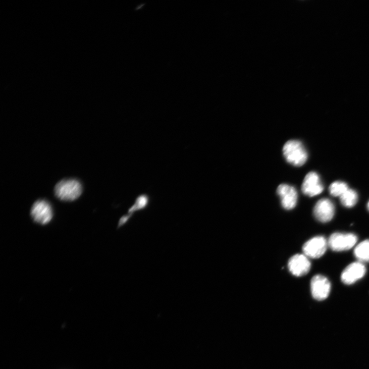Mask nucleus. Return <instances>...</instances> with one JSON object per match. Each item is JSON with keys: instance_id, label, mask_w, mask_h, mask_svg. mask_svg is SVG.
Returning a JSON list of instances; mask_svg holds the SVG:
<instances>
[{"instance_id": "f257e3e1", "label": "nucleus", "mask_w": 369, "mask_h": 369, "mask_svg": "<svg viewBox=\"0 0 369 369\" xmlns=\"http://www.w3.org/2000/svg\"><path fill=\"white\" fill-rule=\"evenodd\" d=\"M81 183L76 179H65L55 186V193L60 200L71 202L78 199L82 193Z\"/></svg>"}, {"instance_id": "f03ea898", "label": "nucleus", "mask_w": 369, "mask_h": 369, "mask_svg": "<svg viewBox=\"0 0 369 369\" xmlns=\"http://www.w3.org/2000/svg\"><path fill=\"white\" fill-rule=\"evenodd\" d=\"M283 154L288 163L297 167L305 164L308 153L304 146L297 140H290L283 147Z\"/></svg>"}, {"instance_id": "7ed1b4c3", "label": "nucleus", "mask_w": 369, "mask_h": 369, "mask_svg": "<svg viewBox=\"0 0 369 369\" xmlns=\"http://www.w3.org/2000/svg\"><path fill=\"white\" fill-rule=\"evenodd\" d=\"M357 240V236L353 233L335 232L329 238L328 246L334 251H346L352 248Z\"/></svg>"}, {"instance_id": "20e7f679", "label": "nucleus", "mask_w": 369, "mask_h": 369, "mask_svg": "<svg viewBox=\"0 0 369 369\" xmlns=\"http://www.w3.org/2000/svg\"><path fill=\"white\" fill-rule=\"evenodd\" d=\"M31 215L35 222L45 225L49 223L52 219V209L47 201L38 200L33 204L31 209Z\"/></svg>"}, {"instance_id": "39448f33", "label": "nucleus", "mask_w": 369, "mask_h": 369, "mask_svg": "<svg viewBox=\"0 0 369 369\" xmlns=\"http://www.w3.org/2000/svg\"><path fill=\"white\" fill-rule=\"evenodd\" d=\"M328 241L322 236L315 237L307 241L303 246L304 254L309 258H319L326 252Z\"/></svg>"}, {"instance_id": "423d86ee", "label": "nucleus", "mask_w": 369, "mask_h": 369, "mask_svg": "<svg viewBox=\"0 0 369 369\" xmlns=\"http://www.w3.org/2000/svg\"><path fill=\"white\" fill-rule=\"evenodd\" d=\"M290 272L294 276L300 277L306 275L311 269V262L305 254H297L288 261Z\"/></svg>"}, {"instance_id": "0eeeda50", "label": "nucleus", "mask_w": 369, "mask_h": 369, "mask_svg": "<svg viewBox=\"0 0 369 369\" xmlns=\"http://www.w3.org/2000/svg\"><path fill=\"white\" fill-rule=\"evenodd\" d=\"M311 291L312 295L315 299L324 300L327 298L330 293V282L323 276H315L311 281Z\"/></svg>"}, {"instance_id": "6e6552de", "label": "nucleus", "mask_w": 369, "mask_h": 369, "mask_svg": "<svg viewBox=\"0 0 369 369\" xmlns=\"http://www.w3.org/2000/svg\"><path fill=\"white\" fill-rule=\"evenodd\" d=\"M365 273L366 268L363 263L353 262L345 268L342 274L341 280L346 285H352L362 279Z\"/></svg>"}, {"instance_id": "1a4fd4ad", "label": "nucleus", "mask_w": 369, "mask_h": 369, "mask_svg": "<svg viewBox=\"0 0 369 369\" xmlns=\"http://www.w3.org/2000/svg\"><path fill=\"white\" fill-rule=\"evenodd\" d=\"M303 193L310 197L322 193L324 186L319 175L315 172H310L305 177L301 186Z\"/></svg>"}, {"instance_id": "9d476101", "label": "nucleus", "mask_w": 369, "mask_h": 369, "mask_svg": "<svg viewBox=\"0 0 369 369\" xmlns=\"http://www.w3.org/2000/svg\"><path fill=\"white\" fill-rule=\"evenodd\" d=\"M313 214L319 221L324 223L329 222L335 214L334 205L329 199L322 198L315 205Z\"/></svg>"}, {"instance_id": "9b49d317", "label": "nucleus", "mask_w": 369, "mask_h": 369, "mask_svg": "<svg viewBox=\"0 0 369 369\" xmlns=\"http://www.w3.org/2000/svg\"><path fill=\"white\" fill-rule=\"evenodd\" d=\"M277 193L280 196L281 204L286 210L295 208L297 202V192L296 189L287 184H281L277 188Z\"/></svg>"}, {"instance_id": "f8f14e48", "label": "nucleus", "mask_w": 369, "mask_h": 369, "mask_svg": "<svg viewBox=\"0 0 369 369\" xmlns=\"http://www.w3.org/2000/svg\"><path fill=\"white\" fill-rule=\"evenodd\" d=\"M150 202L149 196L146 194L139 195L135 201V203L129 209L128 215L132 217L135 213L143 210L147 208Z\"/></svg>"}, {"instance_id": "ddd939ff", "label": "nucleus", "mask_w": 369, "mask_h": 369, "mask_svg": "<svg viewBox=\"0 0 369 369\" xmlns=\"http://www.w3.org/2000/svg\"><path fill=\"white\" fill-rule=\"evenodd\" d=\"M354 254L358 261L369 262V240L362 241L354 249Z\"/></svg>"}, {"instance_id": "4468645a", "label": "nucleus", "mask_w": 369, "mask_h": 369, "mask_svg": "<svg viewBox=\"0 0 369 369\" xmlns=\"http://www.w3.org/2000/svg\"><path fill=\"white\" fill-rule=\"evenodd\" d=\"M340 198L341 204L347 208H352L357 202L358 195L355 190L349 189Z\"/></svg>"}, {"instance_id": "2eb2a0df", "label": "nucleus", "mask_w": 369, "mask_h": 369, "mask_svg": "<svg viewBox=\"0 0 369 369\" xmlns=\"http://www.w3.org/2000/svg\"><path fill=\"white\" fill-rule=\"evenodd\" d=\"M349 189L347 184L345 182L337 181L331 184L329 190L332 196L340 197Z\"/></svg>"}, {"instance_id": "dca6fc26", "label": "nucleus", "mask_w": 369, "mask_h": 369, "mask_svg": "<svg viewBox=\"0 0 369 369\" xmlns=\"http://www.w3.org/2000/svg\"><path fill=\"white\" fill-rule=\"evenodd\" d=\"M131 218V217H130L129 216H128V215H125V216H124L123 217H122L120 219V220L119 221L118 227H120L123 226L124 225H125L129 221V220Z\"/></svg>"}, {"instance_id": "f3484780", "label": "nucleus", "mask_w": 369, "mask_h": 369, "mask_svg": "<svg viewBox=\"0 0 369 369\" xmlns=\"http://www.w3.org/2000/svg\"><path fill=\"white\" fill-rule=\"evenodd\" d=\"M367 208L368 210L369 211V201H368V203L367 204Z\"/></svg>"}]
</instances>
